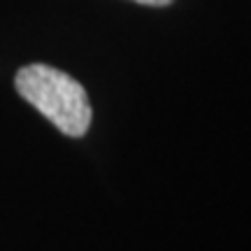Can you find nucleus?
Here are the masks:
<instances>
[{
    "instance_id": "obj_1",
    "label": "nucleus",
    "mask_w": 251,
    "mask_h": 251,
    "mask_svg": "<svg viewBox=\"0 0 251 251\" xmlns=\"http://www.w3.org/2000/svg\"><path fill=\"white\" fill-rule=\"evenodd\" d=\"M19 96L68 137L86 135L91 126L89 96L77 79L45 63H30L14 77Z\"/></svg>"
},
{
    "instance_id": "obj_2",
    "label": "nucleus",
    "mask_w": 251,
    "mask_h": 251,
    "mask_svg": "<svg viewBox=\"0 0 251 251\" xmlns=\"http://www.w3.org/2000/svg\"><path fill=\"white\" fill-rule=\"evenodd\" d=\"M133 2H140V5H151V7H165V5H170L172 0H133Z\"/></svg>"
}]
</instances>
